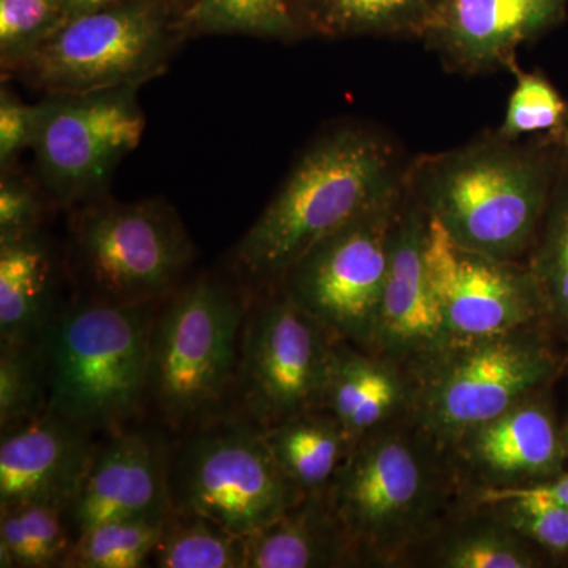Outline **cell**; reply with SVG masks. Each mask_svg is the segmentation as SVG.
Masks as SVG:
<instances>
[{"instance_id":"27","label":"cell","mask_w":568,"mask_h":568,"mask_svg":"<svg viewBox=\"0 0 568 568\" xmlns=\"http://www.w3.org/2000/svg\"><path fill=\"white\" fill-rule=\"evenodd\" d=\"M182 29L294 40L305 31L302 0H196L186 10Z\"/></svg>"},{"instance_id":"38","label":"cell","mask_w":568,"mask_h":568,"mask_svg":"<svg viewBox=\"0 0 568 568\" xmlns=\"http://www.w3.org/2000/svg\"><path fill=\"white\" fill-rule=\"evenodd\" d=\"M560 428H562V443L564 448H566V457L568 463V416L566 418V422H564V425H560Z\"/></svg>"},{"instance_id":"6","label":"cell","mask_w":568,"mask_h":568,"mask_svg":"<svg viewBox=\"0 0 568 568\" xmlns=\"http://www.w3.org/2000/svg\"><path fill=\"white\" fill-rule=\"evenodd\" d=\"M568 339L540 323L454 342L414 373V422L443 448L523 399L548 390L568 366Z\"/></svg>"},{"instance_id":"1","label":"cell","mask_w":568,"mask_h":568,"mask_svg":"<svg viewBox=\"0 0 568 568\" xmlns=\"http://www.w3.org/2000/svg\"><path fill=\"white\" fill-rule=\"evenodd\" d=\"M567 168V141L495 132L410 160L405 190L457 244L526 261Z\"/></svg>"},{"instance_id":"13","label":"cell","mask_w":568,"mask_h":568,"mask_svg":"<svg viewBox=\"0 0 568 568\" xmlns=\"http://www.w3.org/2000/svg\"><path fill=\"white\" fill-rule=\"evenodd\" d=\"M425 264L454 342L548 323L540 287L525 261L465 248L433 219L426 223Z\"/></svg>"},{"instance_id":"15","label":"cell","mask_w":568,"mask_h":568,"mask_svg":"<svg viewBox=\"0 0 568 568\" xmlns=\"http://www.w3.org/2000/svg\"><path fill=\"white\" fill-rule=\"evenodd\" d=\"M568 0H436L417 40L450 71H510L517 51L567 20Z\"/></svg>"},{"instance_id":"20","label":"cell","mask_w":568,"mask_h":568,"mask_svg":"<svg viewBox=\"0 0 568 568\" xmlns=\"http://www.w3.org/2000/svg\"><path fill=\"white\" fill-rule=\"evenodd\" d=\"M551 559L485 504L466 500L414 552L407 567L541 568Z\"/></svg>"},{"instance_id":"12","label":"cell","mask_w":568,"mask_h":568,"mask_svg":"<svg viewBox=\"0 0 568 568\" xmlns=\"http://www.w3.org/2000/svg\"><path fill=\"white\" fill-rule=\"evenodd\" d=\"M141 84L85 93H58L41 103L36 149L39 173L52 197L73 203L99 192L145 130Z\"/></svg>"},{"instance_id":"21","label":"cell","mask_w":568,"mask_h":568,"mask_svg":"<svg viewBox=\"0 0 568 568\" xmlns=\"http://www.w3.org/2000/svg\"><path fill=\"white\" fill-rule=\"evenodd\" d=\"M361 567L327 495L305 496L248 537V568Z\"/></svg>"},{"instance_id":"29","label":"cell","mask_w":568,"mask_h":568,"mask_svg":"<svg viewBox=\"0 0 568 568\" xmlns=\"http://www.w3.org/2000/svg\"><path fill=\"white\" fill-rule=\"evenodd\" d=\"M467 500L485 504L551 562H568V507L558 500L517 489L470 493Z\"/></svg>"},{"instance_id":"10","label":"cell","mask_w":568,"mask_h":568,"mask_svg":"<svg viewBox=\"0 0 568 568\" xmlns=\"http://www.w3.org/2000/svg\"><path fill=\"white\" fill-rule=\"evenodd\" d=\"M336 342L282 286L253 291L235 377V413L268 429L317 409Z\"/></svg>"},{"instance_id":"37","label":"cell","mask_w":568,"mask_h":568,"mask_svg":"<svg viewBox=\"0 0 568 568\" xmlns=\"http://www.w3.org/2000/svg\"><path fill=\"white\" fill-rule=\"evenodd\" d=\"M119 0H63L67 18L77 17V14L88 13V11L103 9Z\"/></svg>"},{"instance_id":"17","label":"cell","mask_w":568,"mask_h":568,"mask_svg":"<svg viewBox=\"0 0 568 568\" xmlns=\"http://www.w3.org/2000/svg\"><path fill=\"white\" fill-rule=\"evenodd\" d=\"M170 444L148 429L123 428L97 440L80 488L67 508L74 540L85 530L118 519H164Z\"/></svg>"},{"instance_id":"23","label":"cell","mask_w":568,"mask_h":568,"mask_svg":"<svg viewBox=\"0 0 568 568\" xmlns=\"http://www.w3.org/2000/svg\"><path fill=\"white\" fill-rule=\"evenodd\" d=\"M265 440L287 480L305 496L325 495L355 440L323 409H313L264 429Z\"/></svg>"},{"instance_id":"3","label":"cell","mask_w":568,"mask_h":568,"mask_svg":"<svg viewBox=\"0 0 568 568\" xmlns=\"http://www.w3.org/2000/svg\"><path fill=\"white\" fill-rule=\"evenodd\" d=\"M327 495L361 567H407L440 523L467 500L446 448L413 420L354 444Z\"/></svg>"},{"instance_id":"34","label":"cell","mask_w":568,"mask_h":568,"mask_svg":"<svg viewBox=\"0 0 568 568\" xmlns=\"http://www.w3.org/2000/svg\"><path fill=\"white\" fill-rule=\"evenodd\" d=\"M41 103L37 106L14 99L9 92L0 93V162L9 163L17 153L32 148L39 133Z\"/></svg>"},{"instance_id":"16","label":"cell","mask_w":568,"mask_h":568,"mask_svg":"<svg viewBox=\"0 0 568 568\" xmlns=\"http://www.w3.org/2000/svg\"><path fill=\"white\" fill-rule=\"evenodd\" d=\"M426 223L428 216L405 190L369 347L372 353L405 366L413 375L454 343L426 271Z\"/></svg>"},{"instance_id":"28","label":"cell","mask_w":568,"mask_h":568,"mask_svg":"<svg viewBox=\"0 0 568 568\" xmlns=\"http://www.w3.org/2000/svg\"><path fill=\"white\" fill-rule=\"evenodd\" d=\"M525 263L540 287L548 323L568 339V168Z\"/></svg>"},{"instance_id":"4","label":"cell","mask_w":568,"mask_h":568,"mask_svg":"<svg viewBox=\"0 0 568 568\" xmlns=\"http://www.w3.org/2000/svg\"><path fill=\"white\" fill-rule=\"evenodd\" d=\"M160 302L115 305L74 298L39 339L48 413L110 435L148 407L151 331Z\"/></svg>"},{"instance_id":"31","label":"cell","mask_w":568,"mask_h":568,"mask_svg":"<svg viewBox=\"0 0 568 568\" xmlns=\"http://www.w3.org/2000/svg\"><path fill=\"white\" fill-rule=\"evenodd\" d=\"M515 73L514 91L508 97L506 114L497 133L507 140L549 136L567 141L568 100L540 71H525L519 65Z\"/></svg>"},{"instance_id":"11","label":"cell","mask_w":568,"mask_h":568,"mask_svg":"<svg viewBox=\"0 0 568 568\" xmlns=\"http://www.w3.org/2000/svg\"><path fill=\"white\" fill-rule=\"evenodd\" d=\"M403 196L405 190L328 234L276 284L336 339L362 349L375 336Z\"/></svg>"},{"instance_id":"8","label":"cell","mask_w":568,"mask_h":568,"mask_svg":"<svg viewBox=\"0 0 568 568\" xmlns=\"http://www.w3.org/2000/svg\"><path fill=\"white\" fill-rule=\"evenodd\" d=\"M175 29L159 0H119L67 18L28 54L3 63L22 80L58 93H85L144 84L162 73Z\"/></svg>"},{"instance_id":"36","label":"cell","mask_w":568,"mask_h":568,"mask_svg":"<svg viewBox=\"0 0 568 568\" xmlns=\"http://www.w3.org/2000/svg\"><path fill=\"white\" fill-rule=\"evenodd\" d=\"M489 491H499V489H489ZM517 491L547 496L549 499L558 500L559 504L568 507V470L566 469L559 476L540 481V484L532 485V487L517 488Z\"/></svg>"},{"instance_id":"26","label":"cell","mask_w":568,"mask_h":568,"mask_svg":"<svg viewBox=\"0 0 568 568\" xmlns=\"http://www.w3.org/2000/svg\"><path fill=\"white\" fill-rule=\"evenodd\" d=\"M151 567L248 568V537L237 536L203 515L171 510Z\"/></svg>"},{"instance_id":"32","label":"cell","mask_w":568,"mask_h":568,"mask_svg":"<svg viewBox=\"0 0 568 568\" xmlns=\"http://www.w3.org/2000/svg\"><path fill=\"white\" fill-rule=\"evenodd\" d=\"M48 410V386L39 342H0V426L21 424Z\"/></svg>"},{"instance_id":"14","label":"cell","mask_w":568,"mask_h":568,"mask_svg":"<svg viewBox=\"0 0 568 568\" xmlns=\"http://www.w3.org/2000/svg\"><path fill=\"white\" fill-rule=\"evenodd\" d=\"M549 390L523 399L448 446V458L467 495L532 487L566 470L562 428Z\"/></svg>"},{"instance_id":"2","label":"cell","mask_w":568,"mask_h":568,"mask_svg":"<svg viewBox=\"0 0 568 568\" xmlns=\"http://www.w3.org/2000/svg\"><path fill=\"white\" fill-rule=\"evenodd\" d=\"M407 166L386 133L362 125L313 142L235 248L256 290L276 286L313 245L405 190Z\"/></svg>"},{"instance_id":"7","label":"cell","mask_w":568,"mask_h":568,"mask_svg":"<svg viewBox=\"0 0 568 568\" xmlns=\"http://www.w3.org/2000/svg\"><path fill=\"white\" fill-rule=\"evenodd\" d=\"M171 510L211 518L252 537L305 495L275 462L264 429L226 410L183 429L170 444Z\"/></svg>"},{"instance_id":"24","label":"cell","mask_w":568,"mask_h":568,"mask_svg":"<svg viewBox=\"0 0 568 568\" xmlns=\"http://www.w3.org/2000/svg\"><path fill=\"white\" fill-rule=\"evenodd\" d=\"M436 0H302L305 31L416 39Z\"/></svg>"},{"instance_id":"33","label":"cell","mask_w":568,"mask_h":568,"mask_svg":"<svg viewBox=\"0 0 568 568\" xmlns=\"http://www.w3.org/2000/svg\"><path fill=\"white\" fill-rule=\"evenodd\" d=\"M65 20L63 0H0L2 65L39 47Z\"/></svg>"},{"instance_id":"30","label":"cell","mask_w":568,"mask_h":568,"mask_svg":"<svg viewBox=\"0 0 568 568\" xmlns=\"http://www.w3.org/2000/svg\"><path fill=\"white\" fill-rule=\"evenodd\" d=\"M164 519L102 523L74 540L63 568L151 567Z\"/></svg>"},{"instance_id":"19","label":"cell","mask_w":568,"mask_h":568,"mask_svg":"<svg viewBox=\"0 0 568 568\" xmlns=\"http://www.w3.org/2000/svg\"><path fill=\"white\" fill-rule=\"evenodd\" d=\"M416 377L384 355L336 342L320 407L361 437L413 417Z\"/></svg>"},{"instance_id":"18","label":"cell","mask_w":568,"mask_h":568,"mask_svg":"<svg viewBox=\"0 0 568 568\" xmlns=\"http://www.w3.org/2000/svg\"><path fill=\"white\" fill-rule=\"evenodd\" d=\"M97 437L43 413L7 426L0 439V508L44 503L69 508L91 463Z\"/></svg>"},{"instance_id":"22","label":"cell","mask_w":568,"mask_h":568,"mask_svg":"<svg viewBox=\"0 0 568 568\" xmlns=\"http://www.w3.org/2000/svg\"><path fill=\"white\" fill-rule=\"evenodd\" d=\"M63 306L54 260L39 233L0 241V342H39Z\"/></svg>"},{"instance_id":"35","label":"cell","mask_w":568,"mask_h":568,"mask_svg":"<svg viewBox=\"0 0 568 568\" xmlns=\"http://www.w3.org/2000/svg\"><path fill=\"white\" fill-rule=\"evenodd\" d=\"M40 203L28 183L3 178L0 183V241L36 233Z\"/></svg>"},{"instance_id":"9","label":"cell","mask_w":568,"mask_h":568,"mask_svg":"<svg viewBox=\"0 0 568 568\" xmlns=\"http://www.w3.org/2000/svg\"><path fill=\"white\" fill-rule=\"evenodd\" d=\"M78 298L115 305L162 302L178 290L193 246L173 209L159 201L85 209L71 227Z\"/></svg>"},{"instance_id":"5","label":"cell","mask_w":568,"mask_h":568,"mask_svg":"<svg viewBox=\"0 0 568 568\" xmlns=\"http://www.w3.org/2000/svg\"><path fill=\"white\" fill-rule=\"evenodd\" d=\"M250 287L201 276L163 298L153 316L148 407L183 432L234 399Z\"/></svg>"},{"instance_id":"39","label":"cell","mask_w":568,"mask_h":568,"mask_svg":"<svg viewBox=\"0 0 568 568\" xmlns=\"http://www.w3.org/2000/svg\"><path fill=\"white\" fill-rule=\"evenodd\" d=\"M567 148H568V138H567Z\"/></svg>"},{"instance_id":"25","label":"cell","mask_w":568,"mask_h":568,"mask_svg":"<svg viewBox=\"0 0 568 568\" xmlns=\"http://www.w3.org/2000/svg\"><path fill=\"white\" fill-rule=\"evenodd\" d=\"M73 544L61 506L28 503L0 508L2 568H63Z\"/></svg>"}]
</instances>
